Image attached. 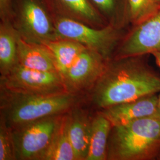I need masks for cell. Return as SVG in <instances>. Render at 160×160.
I'll list each match as a JSON object with an SVG mask.
<instances>
[{
	"label": "cell",
	"instance_id": "ac0fdd59",
	"mask_svg": "<svg viewBox=\"0 0 160 160\" xmlns=\"http://www.w3.org/2000/svg\"><path fill=\"white\" fill-rule=\"evenodd\" d=\"M42 160H77L68 135L67 116H63L57 131Z\"/></svg>",
	"mask_w": 160,
	"mask_h": 160
},
{
	"label": "cell",
	"instance_id": "4fadbf2b",
	"mask_svg": "<svg viewBox=\"0 0 160 160\" xmlns=\"http://www.w3.org/2000/svg\"><path fill=\"white\" fill-rule=\"evenodd\" d=\"M69 139L74 150L77 160H86L90 147L92 122L81 111L67 116Z\"/></svg>",
	"mask_w": 160,
	"mask_h": 160
},
{
	"label": "cell",
	"instance_id": "d6986e66",
	"mask_svg": "<svg viewBox=\"0 0 160 160\" xmlns=\"http://www.w3.org/2000/svg\"><path fill=\"white\" fill-rule=\"evenodd\" d=\"M159 8L157 0H126V17L129 28L141 22Z\"/></svg>",
	"mask_w": 160,
	"mask_h": 160
},
{
	"label": "cell",
	"instance_id": "6da1fadb",
	"mask_svg": "<svg viewBox=\"0 0 160 160\" xmlns=\"http://www.w3.org/2000/svg\"><path fill=\"white\" fill-rule=\"evenodd\" d=\"M149 55L112 58L93 86L92 100L103 110L114 105L158 94L160 75L148 61Z\"/></svg>",
	"mask_w": 160,
	"mask_h": 160
},
{
	"label": "cell",
	"instance_id": "7402d4cb",
	"mask_svg": "<svg viewBox=\"0 0 160 160\" xmlns=\"http://www.w3.org/2000/svg\"><path fill=\"white\" fill-rule=\"evenodd\" d=\"M153 57L154 58L156 64L160 68V51L155 52L151 54Z\"/></svg>",
	"mask_w": 160,
	"mask_h": 160
},
{
	"label": "cell",
	"instance_id": "7a4b0ae2",
	"mask_svg": "<svg viewBox=\"0 0 160 160\" xmlns=\"http://www.w3.org/2000/svg\"><path fill=\"white\" fill-rule=\"evenodd\" d=\"M160 152V113L113 126L108 160H153Z\"/></svg>",
	"mask_w": 160,
	"mask_h": 160
},
{
	"label": "cell",
	"instance_id": "e0dca14e",
	"mask_svg": "<svg viewBox=\"0 0 160 160\" xmlns=\"http://www.w3.org/2000/svg\"><path fill=\"white\" fill-rule=\"evenodd\" d=\"M109 25L128 30L126 0H88Z\"/></svg>",
	"mask_w": 160,
	"mask_h": 160
},
{
	"label": "cell",
	"instance_id": "7c38bea8",
	"mask_svg": "<svg viewBox=\"0 0 160 160\" xmlns=\"http://www.w3.org/2000/svg\"><path fill=\"white\" fill-rule=\"evenodd\" d=\"M17 63L34 70L59 73L53 57L45 45L28 42L20 36L18 39Z\"/></svg>",
	"mask_w": 160,
	"mask_h": 160
},
{
	"label": "cell",
	"instance_id": "3957f363",
	"mask_svg": "<svg viewBox=\"0 0 160 160\" xmlns=\"http://www.w3.org/2000/svg\"><path fill=\"white\" fill-rule=\"evenodd\" d=\"M1 116L11 129L35 120L62 114L76 102L74 93L23 94L1 89Z\"/></svg>",
	"mask_w": 160,
	"mask_h": 160
},
{
	"label": "cell",
	"instance_id": "5b68a950",
	"mask_svg": "<svg viewBox=\"0 0 160 160\" xmlns=\"http://www.w3.org/2000/svg\"><path fill=\"white\" fill-rule=\"evenodd\" d=\"M12 23L19 36L28 42L43 45L59 39L42 0H15Z\"/></svg>",
	"mask_w": 160,
	"mask_h": 160
},
{
	"label": "cell",
	"instance_id": "8fae6325",
	"mask_svg": "<svg viewBox=\"0 0 160 160\" xmlns=\"http://www.w3.org/2000/svg\"><path fill=\"white\" fill-rule=\"evenodd\" d=\"M51 16L67 17L93 28L109 25L88 0H42Z\"/></svg>",
	"mask_w": 160,
	"mask_h": 160
},
{
	"label": "cell",
	"instance_id": "8992f818",
	"mask_svg": "<svg viewBox=\"0 0 160 160\" xmlns=\"http://www.w3.org/2000/svg\"><path fill=\"white\" fill-rule=\"evenodd\" d=\"M62 114L12 129L17 160H42L63 118Z\"/></svg>",
	"mask_w": 160,
	"mask_h": 160
},
{
	"label": "cell",
	"instance_id": "603a6c76",
	"mask_svg": "<svg viewBox=\"0 0 160 160\" xmlns=\"http://www.w3.org/2000/svg\"><path fill=\"white\" fill-rule=\"evenodd\" d=\"M158 110H159V112L160 113V92L158 93Z\"/></svg>",
	"mask_w": 160,
	"mask_h": 160
},
{
	"label": "cell",
	"instance_id": "30bf717a",
	"mask_svg": "<svg viewBox=\"0 0 160 160\" xmlns=\"http://www.w3.org/2000/svg\"><path fill=\"white\" fill-rule=\"evenodd\" d=\"M158 104V94H154L114 105L102 110L100 112L112 126H118L160 113Z\"/></svg>",
	"mask_w": 160,
	"mask_h": 160
},
{
	"label": "cell",
	"instance_id": "9c48e42d",
	"mask_svg": "<svg viewBox=\"0 0 160 160\" xmlns=\"http://www.w3.org/2000/svg\"><path fill=\"white\" fill-rule=\"evenodd\" d=\"M108 61L96 52L86 48L62 76L68 91L74 93L94 86Z\"/></svg>",
	"mask_w": 160,
	"mask_h": 160
},
{
	"label": "cell",
	"instance_id": "cb8c5ba5",
	"mask_svg": "<svg viewBox=\"0 0 160 160\" xmlns=\"http://www.w3.org/2000/svg\"><path fill=\"white\" fill-rule=\"evenodd\" d=\"M157 1L158 6L159 7V8H160V0H157Z\"/></svg>",
	"mask_w": 160,
	"mask_h": 160
},
{
	"label": "cell",
	"instance_id": "ffe728a7",
	"mask_svg": "<svg viewBox=\"0 0 160 160\" xmlns=\"http://www.w3.org/2000/svg\"><path fill=\"white\" fill-rule=\"evenodd\" d=\"M17 160L12 129L1 117L0 123V160Z\"/></svg>",
	"mask_w": 160,
	"mask_h": 160
},
{
	"label": "cell",
	"instance_id": "d4e9b609",
	"mask_svg": "<svg viewBox=\"0 0 160 160\" xmlns=\"http://www.w3.org/2000/svg\"><path fill=\"white\" fill-rule=\"evenodd\" d=\"M157 160H160V153H159V154L158 155V157H157Z\"/></svg>",
	"mask_w": 160,
	"mask_h": 160
},
{
	"label": "cell",
	"instance_id": "52a82bcc",
	"mask_svg": "<svg viewBox=\"0 0 160 160\" xmlns=\"http://www.w3.org/2000/svg\"><path fill=\"white\" fill-rule=\"evenodd\" d=\"M1 89L23 94H49L68 92L63 78L58 72L28 68L17 63L1 77Z\"/></svg>",
	"mask_w": 160,
	"mask_h": 160
},
{
	"label": "cell",
	"instance_id": "277c9868",
	"mask_svg": "<svg viewBox=\"0 0 160 160\" xmlns=\"http://www.w3.org/2000/svg\"><path fill=\"white\" fill-rule=\"evenodd\" d=\"M59 39L74 40L96 52L106 60L111 59L127 30L111 25L96 28L67 17L52 16Z\"/></svg>",
	"mask_w": 160,
	"mask_h": 160
},
{
	"label": "cell",
	"instance_id": "9a60e30c",
	"mask_svg": "<svg viewBox=\"0 0 160 160\" xmlns=\"http://www.w3.org/2000/svg\"><path fill=\"white\" fill-rule=\"evenodd\" d=\"M112 125L100 112L92 121L90 147L86 160H107V149Z\"/></svg>",
	"mask_w": 160,
	"mask_h": 160
},
{
	"label": "cell",
	"instance_id": "ba28073f",
	"mask_svg": "<svg viewBox=\"0 0 160 160\" xmlns=\"http://www.w3.org/2000/svg\"><path fill=\"white\" fill-rule=\"evenodd\" d=\"M160 51V8L127 30L112 58L151 55Z\"/></svg>",
	"mask_w": 160,
	"mask_h": 160
},
{
	"label": "cell",
	"instance_id": "44dd1931",
	"mask_svg": "<svg viewBox=\"0 0 160 160\" xmlns=\"http://www.w3.org/2000/svg\"><path fill=\"white\" fill-rule=\"evenodd\" d=\"M15 0H0L1 22H11Z\"/></svg>",
	"mask_w": 160,
	"mask_h": 160
},
{
	"label": "cell",
	"instance_id": "5bb4252c",
	"mask_svg": "<svg viewBox=\"0 0 160 160\" xmlns=\"http://www.w3.org/2000/svg\"><path fill=\"white\" fill-rule=\"evenodd\" d=\"M18 37L11 22H0L1 77L7 74L17 64Z\"/></svg>",
	"mask_w": 160,
	"mask_h": 160
},
{
	"label": "cell",
	"instance_id": "2e32d148",
	"mask_svg": "<svg viewBox=\"0 0 160 160\" xmlns=\"http://www.w3.org/2000/svg\"><path fill=\"white\" fill-rule=\"evenodd\" d=\"M43 45L51 52L62 77L80 53L87 48L75 41L64 39L50 41Z\"/></svg>",
	"mask_w": 160,
	"mask_h": 160
}]
</instances>
